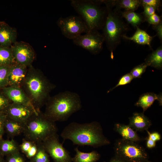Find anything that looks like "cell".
<instances>
[{
  "instance_id": "6da1fadb",
  "label": "cell",
  "mask_w": 162,
  "mask_h": 162,
  "mask_svg": "<svg viewBox=\"0 0 162 162\" xmlns=\"http://www.w3.org/2000/svg\"><path fill=\"white\" fill-rule=\"evenodd\" d=\"M61 136L64 141L69 140L74 145L98 148L110 143L104 135L100 124L96 121L79 123L73 122L65 126Z\"/></svg>"
},
{
  "instance_id": "7a4b0ae2",
  "label": "cell",
  "mask_w": 162,
  "mask_h": 162,
  "mask_svg": "<svg viewBox=\"0 0 162 162\" xmlns=\"http://www.w3.org/2000/svg\"><path fill=\"white\" fill-rule=\"evenodd\" d=\"M55 87L39 70L32 65L28 67L26 76L21 88L35 109L40 111L45 105L51 91Z\"/></svg>"
},
{
  "instance_id": "3957f363",
  "label": "cell",
  "mask_w": 162,
  "mask_h": 162,
  "mask_svg": "<svg viewBox=\"0 0 162 162\" xmlns=\"http://www.w3.org/2000/svg\"><path fill=\"white\" fill-rule=\"evenodd\" d=\"M45 116L52 121L67 120L82 108L80 98L76 93L65 91L50 97L46 104Z\"/></svg>"
},
{
  "instance_id": "277c9868",
  "label": "cell",
  "mask_w": 162,
  "mask_h": 162,
  "mask_svg": "<svg viewBox=\"0 0 162 162\" xmlns=\"http://www.w3.org/2000/svg\"><path fill=\"white\" fill-rule=\"evenodd\" d=\"M101 1L72 0L70 4L90 31H98L103 27L106 16L100 5Z\"/></svg>"
},
{
  "instance_id": "5b68a950",
  "label": "cell",
  "mask_w": 162,
  "mask_h": 162,
  "mask_svg": "<svg viewBox=\"0 0 162 162\" xmlns=\"http://www.w3.org/2000/svg\"><path fill=\"white\" fill-rule=\"evenodd\" d=\"M57 131L55 122L49 119L40 111L25 123L23 134L25 139L37 144L43 142L57 134Z\"/></svg>"
},
{
  "instance_id": "8992f818",
  "label": "cell",
  "mask_w": 162,
  "mask_h": 162,
  "mask_svg": "<svg viewBox=\"0 0 162 162\" xmlns=\"http://www.w3.org/2000/svg\"><path fill=\"white\" fill-rule=\"evenodd\" d=\"M104 3L106 7L107 14L102 35L108 49L112 52L119 43L126 27L118 13L112 10L111 3L106 1Z\"/></svg>"
},
{
  "instance_id": "52a82bcc",
  "label": "cell",
  "mask_w": 162,
  "mask_h": 162,
  "mask_svg": "<svg viewBox=\"0 0 162 162\" xmlns=\"http://www.w3.org/2000/svg\"><path fill=\"white\" fill-rule=\"evenodd\" d=\"M114 149L115 155L127 162H144L149 155L145 148L136 142L122 138L116 141Z\"/></svg>"
},
{
  "instance_id": "ba28073f",
  "label": "cell",
  "mask_w": 162,
  "mask_h": 162,
  "mask_svg": "<svg viewBox=\"0 0 162 162\" xmlns=\"http://www.w3.org/2000/svg\"><path fill=\"white\" fill-rule=\"evenodd\" d=\"M57 23L63 35L72 40L82 34L90 31L86 23L79 16L71 15L64 18L60 17Z\"/></svg>"
},
{
  "instance_id": "9c48e42d",
  "label": "cell",
  "mask_w": 162,
  "mask_h": 162,
  "mask_svg": "<svg viewBox=\"0 0 162 162\" xmlns=\"http://www.w3.org/2000/svg\"><path fill=\"white\" fill-rule=\"evenodd\" d=\"M73 40L76 45L94 54L101 51L104 41L102 34L98 31H90L83 35L79 36Z\"/></svg>"
},
{
  "instance_id": "30bf717a",
  "label": "cell",
  "mask_w": 162,
  "mask_h": 162,
  "mask_svg": "<svg viewBox=\"0 0 162 162\" xmlns=\"http://www.w3.org/2000/svg\"><path fill=\"white\" fill-rule=\"evenodd\" d=\"M43 143L46 152L56 162H72V158L60 142L57 133L46 139Z\"/></svg>"
},
{
  "instance_id": "8fae6325",
  "label": "cell",
  "mask_w": 162,
  "mask_h": 162,
  "mask_svg": "<svg viewBox=\"0 0 162 162\" xmlns=\"http://www.w3.org/2000/svg\"><path fill=\"white\" fill-rule=\"evenodd\" d=\"M10 47L15 62L27 67L32 65L35 53L29 44L23 41H16Z\"/></svg>"
},
{
  "instance_id": "7c38bea8",
  "label": "cell",
  "mask_w": 162,
  "mask_h": 162,
  "mask_svg": "<svg viewBox=\"0 0 162 162\" xmlns=\"http://www.w3.org/2000/svg\"><path fill=\"white\" fill-rule=\"evenodd\" d=\"M40 111H37L32 106L12 103L4 112L8 117L25 123L32 116Z\"/></svg>"
},
{
  "instance_id": "4fadbf2b",
  "label": "cell",
  "mask_w": 162,
  "mask_h": 162,
  "mask_svg": "<svg viewBox=\"0 0 162 162\" xmlns=\"http://www.w3.org/2000/svg\"><path fill=\"white\" fill-rule=\"evenodd\" d=\"M28 67L14 62L10 65L8 86L22 88L25 80Z\"/></svg>"
},
{
  "instance_id": "5bb4252c",
  "label": "cell",
  "mask_w": 162,
  "mask_h": 162,
  "mask_svg": "<svg viewBox=\"0 0 162 162\" xmlns=\"http://www.w3.org/2000/svg\"><path fill=\"white\" fill-rule=\"evenodd\" d=\"M1 90L12 103L34 107L30 99L22 88L7 86Z\"/></svg>"
},
{
  "instance_id": "9a60e30c",
  "label": "cell",
  "mask_w": 162,
  "mask_h": 162,
  "mask_svg": "<svg viewBox=\"0 0 162 162\" xmlns=\"http://www.w3.org/2000/svg\"><path fill=\"white\" fill-rule=\"evenodd\" d=\"M16 29L10 26L4 22H0V45L10 47L16 41Z\"/></svg>"
},
{
  "instance_id": "2e32d148",
  "label": "cell",
  "mask_w": 162,
  "mask_h": 162,
  "mask_svg": "<svg viewBox=\"0 0 162 162\" xmlns=\"http://www.w3.org/2000/svg\"><path fill=\"white\" fill-rule=\"evenodd\" d=\"M129 120L128 125L135 131L147 130L152 125L151 121L143 112L134 113Z\"/></svg>"
},
{
  "instance_id": "e0dca14e",
  "label": "cell",
  "mask_w": 162,
  "mask_h": 162,
  "mask_svg": "<svg viewBox=\"0 0 162 162\" xmlns=\"http://www.w3.org/2000/svg\"><path fill=\"white\" fill-rule=\"evenodd\" d=\"M114 129L124 139L136 142L142 140L136 131L128 125L117 123L115 124Z\"/></svg>"
},
{
  "instance_id": "ac0fdd59",
  "label": "cell",
  "mask_w": 162,
  "mask_h": 162,
  "mask_svg": "<svg viewBox=\"0 0 162 162\" xmlns=\"http://www.w3.org/2000/svg\"><path fill=\"white\" fill-rule=\"evenodd\" d=\"M25 125V123L16 121L7 116L4 123V131L9 137L14 138L23 133Z\"/></svg>"
},
{
  "instance_id": "d6986e66",
  "label": "cell",
  "mask_w": 162,
  "mask_h": 162,
  "mask_svg": "<svg viewBox=\"0 0 162 162\" xmlns=\"http://www.w3.org/2000/svg\"><path fill=\"white\" fill-rule=\"evenodd\" d=\"M74 150L76 154L72 158L73 162H97L100 158V154L95 150L84 152L80 151L77 147Z\"/></svg>"
},
{
  "instance_id": "ffe728a7",
  "label": "cell",
  "mask_w": 162,
  "mask_h": 162,
  "mask_svg": "<svg viewBox=\"0 0 162 162\" xmlns=\"http://www.w3.org/2000/svg\"><path fill=\"white\" fill-rule=\"evenodd\" d=\"M123 38L132 40L140 45H147L150 47L151 42L153 37L149 35L145 31L136 27V30L134 34L131 37H128L125 35L122 36Z\"/></svg>"
},
{
  "instance_id": "44dd1931",
  "label": "cell",
  "mask_w": 162,
  "mask_h": 162,
  "mask_svg": "<svg viewBox=\"0 0 162 162\" xmlns=\"http://www.w3.org/2000/svg\"><path fill=\"white\" fill-rule=\"evenodd\" d=\"M19 145L14 139H0V154L2 156L9 155L19 152Z\"/></svg>"
},
{
  "instance_id": "7402d4cb",
  "label": "cell",
  "mask_w": 162,
  "mask_h": 162,
  "mask_svg": "<svg viewBox=\"0 0 162 162\" xmlns=\"http://www.w3.org/2000/svg\"><path fill=\"white\" fill-rule=\"evenodd\" d=\"M148 66L160 69L162 67V47L160 46L149 54L145 59Z\"/></svg>"
},
{
  "instance_id": "603a6c76",
  "label": "cell",
  "mask_w": 162,
  "mask_h": 162,
  "mask_svg": "<svg viewBox=\"0 0 162 162\" xmlns=\"http://www.w3.org/2000/svg\"><path fill=\"white\" fill-rule=\"evenodd\" d=\"M159 95L154 93L148 92L142 94L138 101L135 104V106L141 107L143 112L146 111L153 104L154 101L158 100Z\"/></svg>"
},
{
  "instance_id": "cb8c5ba5",
  "label": "cell",
  "mask_w": 162,
  "mask_h": 162,
  "mask_svg": "<svg viewBox=\"0 0 162 162\" xmlns=\"http://www.w3.org/2000/svg\"><path fill=\"white\" fill-rule=\"evenodd\" d=\"M14 62L10 47L0 45V66L10 65Z\"/></svg>"
},
{
  "instance_id": "d4e9b609",
  "label": "cell",
  "mask_w": 162,
  "mask_h": 162,
  "mask_svg": "<svg viewBox=\"0 0 162 162\" xmlns=\"http://www.w3.org/2000/svg\"><path fill=\"white\" fill-rule=\"evenodd\" d=\"M122 16L134 27H137L144 20L143 17L140 14L134 11L125 10L122 12Z\"/></svg>"
},
{
  "instance_id": "484cf974",
  "label": "cell",
  "mask_w": 162,
  "mask_h": 162,
  "mask_svg": "<svg viewBox=\"0 0 162 162\" xmlns=\"http://www.w3.org/2000/svg\"><path fill=\"white\" fill-rule=\"evenodd\" d=\"M37 151L33 157V162H50L48 154L43 143V142L37 143Z\"/></svg>"
},
{
  "instance_id": "4316f807",
  "label": "cell",
  "mask_w": 162,
  "mask_h": 162,
  "mask_svg": "<svg viewBox=\"0 0 162 162\" xmlns=\"http://www.w3.org/2000/svg\"><path fill=\"white\" fill-rule=\"evenodd\" d=\"M116 2L119 8L127 11H134L140 5V1L139 0H122Z\"/></svg>"
},
{
  "instance_id": "83f0119b",
  "label": "cell",
  "mask_w": 162,
  "mask_h": 162,
  "mask_svg": "<svg viewBox=\"0 0 162 162\" xmlns=\"http://www.w3.org/2000/svg\"><path fill=\"white\" fill-rule=\"evenodd\" d=\"M10 65L0 66V90L8 86V75Z\"/></svg>"
},
{
  "instance_id": "f1b7e54d",
  "label": "cell",
  "mask_w": 162,
  "mask_h": 162,
  "mask_svg": "<svg viewBox=\"0 0 162 162\" xmlns=\"http://www.w3.org/2000/svg\"><path fill=\"white\" fill-rule=\"evenodd\" d=\"M148 66L147 64L144 62L134 67L130 73L134 79L140 78L146 71Z\"/></svg>"
},
{
  "instance_id": "f546056e",
  "label": "cell",
  "mask_w": 162,
  "mask_h": 162,
  "mask_svg": "<svg viewBox=\"0 0 162 162\" xmlns=\"http://www.w3.org/2000/svg\"><path fill=\"white\" fill-rule=\"evenodd\" d=\"M12 102L1 90L0 92V111L4 112Z\"/></svg>"
},
{
  "instance_id": "4dcf8cb0",
  "label": "cell",
  "mask_w": 162,
  "mask_h": 162,
  "mask_svg": "<svg viewBox=\"0 0 162 162\" xmlns=\"http://www.w3.org/2000/svg\"><path fill=\"white\" fill-rule=\"evenodd\" d=\"M133 79L130 73L123 75L119 79L117 84L114 87L110 89L108 92L119 86H124L129 83Z\"/></svg>"
},
{
  "instance_id": "1f68e13d",
  "label": "cell",
  "mask_w": 162,
  "mask_h": 162,
  "mask_svg": "<svg viewBox=\"0 0 162 162\" xmlns=\"http://www.w3.org/2000/svg\"><path fill=\"white\" fill-rule=\"evenodd\" d=\"M140 1V5L144 7L148 6L158 9L161 5V2L158 0H142Z\"/></svg>"
},
{
  "instance_id": "d6a6232c",
  "label": "cell",
  "mask_w": 162,
  "mask_h": 162,
  "mask_svg": "<svg viewBox=\"0 0 162 162\" xmlns=\"http://www.w3.org/2000/svg\"><path fill=\"white\" fill-rule=\"evenodd\" d=\"M33 142L23 139L21 144L19 145L20 150L26 154L34 143Z\"/></svg>"
},
{
  "instance_id": "836d02e7",
  "label": "cell",
  "mask_w": 162,
  "mask_h": 162,
  "mask_svg": "<svg viewBox=\"0 0 162 162\" xmlns=\"http://www.w3.org/2000/svg\"><path fill=\"white\" fill-rule=\"evenodd\" d=\"M7 117L4 112L0 111V139L3 138L5 132L4 125Z\"/></svg>"
},
{
  "instance_id": "e575fe53",
  "label": "cell",
  "mask_w": 162,
  "mask_h": 162,
  "mask_svg": "<svg viewBox=\"0 0 162 162\" xmlns=\"http://www.w3.org/2000/svg\"><path fill=\"white\" fill-rule=\"evenodd\" d=\"M8 156L7 162H25L19 152Z\"/></svg>"
},
{
  "instance_id": "d590c367",
  "label": "cell",
  "mask_w": 162,
  "mask_h": 162,
  "mask_svg": "<svg viewBox=\"0 0 162 162\" xmlns=\"http://www.w3.org/2000/svg\"><path fill=\"white\" fill-rule=\"evenodd\" d=\"M145 20L148 23L153 25L158 24L161 22L160 17L155 13L146 18Z\"/></svg>"
},
{
  "instance_id": "8d00e7d4",
  "label": "cell",
  "mask_w": 162,
  "mask_h": 162,
  "mask_svg": "<svg viewBox=\"0 0 162 162\" xmlns=\"http://www.w3.org/2000/svg\"><path fill=\"white\" fill-rule=\"evenodd\" d=\"M143 7V14L145 19L155 13L156 9L154 8L148 6H144Z\"/></svg>"
},
{
  "instance_id": "74e56055",
  "label": "cell",
  "mask_w": 162,
  "mask_h": 162,
  "mask_svg": "<svg viewBox=\"0 0 162 162\" xmlns=\"http://www.w3.org/2000/svg\"><path fill=\"white\" fill-rule=\"evenodd\" d=\"M37 151V144L34 143L32 147L26 154L29 158H32L36 154Z\"/></svg>"
},
{
  "instance_id": "f35d334b",
  "label": "cell",
  "mask_w": 162,
  "mask_h": 162,
  "mask_svg": "<svg viewBox=\"0 0 162 162\" xmlns=\"http://www.w3.org/2000/svg\"><path fill=\"white\" fill-rule=\"evenodd\" d=\"M148 135V138L156 142L160 140L161 138L160 134L157 132L151 133L148 130H146Z\"/></svg>"
},
{
  "instance_id": "ab89813d",
  "label": "cell",
  "mask_w": 162,
  "mask_h": 162,
  "mask_svg": "<svg viewBox=\"0 0 162 162\" xmlns=\"http://www.w3.org/2000/svg\"><path fill=\"white\" fill-rule=\"evenodd\" d=\"M153 28L156 31L157 35L159 39L162 40V23L161 22L160 23L153 26Z\"/></svg>"
},
{
  "instance_id": "60d3db41",
  "label": "cell",
  "mask_w": 162,
  "mask_h": 162,
  "mask_svg": "<svg viewBox=\"0 0 162 162\" xmlns=\"http://www.w3.org/2000/svg\"><path fill=\"white\" fill-rule=\"evenodd\" d=\"M156 145V142L148 138L147 139L146 145L148 148H152L154 147Z\"/></svg>"
},
{
  "instance_id": "b9f144b4",
  "label": "cell",
  "mask_w": 162,
  "mask_h": 162,
  "mask_svg": "<svg viewBox=\"0 0 162 162\" xmlns=\"http://www.w3.org/2000/svg\"><path fill=\"white\" fill-rule=\"evenodd\" d=\"M110 162H127L123 159L115 155L112 157L110 161Z\"/></svg>"
},
{
  "instance_id": "7bdbcfd3",
  "label": "cell",
  "mask_w": 162,
  "mask_h": 162,
  "mask_svg": "<svg viewBox=\"0 0 162 162\" xmlns=\"http://www.w3.org/2000/svg\"><path fill=\"white\" fill-rule=\"evenodd\" d=\"M2 156L0 154V162H4Z\"/></svg>"
},
{
  "instance_id": "ee69618b",
  "label": "cell",
  "mask_w": 162,
  "mask_h": 162,
  "mask_svg": "<svg viewBox=\"0 0 162 162\" xmlns=\"http://www.w3.org/2000/svg\"><path fill=\"white\" fill-rule=\"evenodd\" d=\"M144 162H152L148 160H146V161H145Z\"/></svg>"
},
{
  "instance_id": "f6af8a7d",
  "label": "cell",
  "mask_w": 162,
  "mask_h": 162,
  "mask_svg": "<svg viewBox=\"0 0 162 162\" xmlns=\"http://www.w3.org/2000/svg\"><path fill=\"white\" fill-rule=\"evenodd\" d=\"M104 162H105V161H104Z\"/></svg>"
}]
</instances>
